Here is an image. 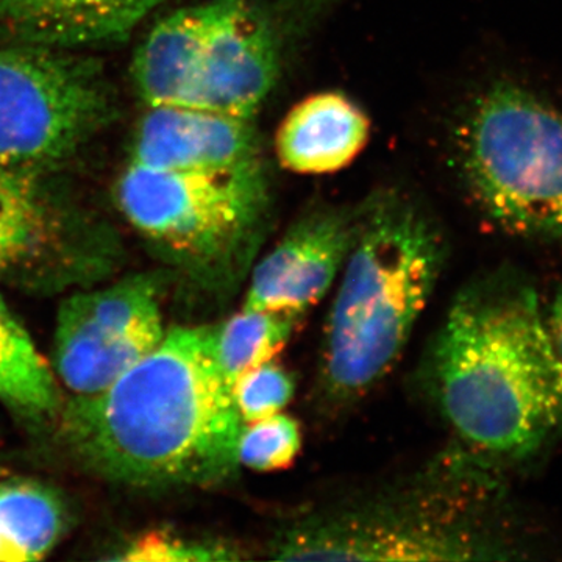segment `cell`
<instances>
[{
  "mask_svg": "<svg viewBox=\"0 0 562 562\" xmlns=\"http://www.w3.org/2000/svg\"><path fill=\"white\" fill-rule=\"evenodd\" d=\"M462 183L502 231L562 239V110L513 80L487 85L457 132Z\"/></svg>",
  "mask_w": 562,
  "mask_h": 562,
  "instance_id": "cell-6",
  "label": "cell"
},
{
  "mask_svg": "<svg viewBox=\"0 0 562 562\" xmlns=\"http://www.w3.org/2000/svg\"><path fill=\"white\" fill-rule=\"evenodd\" d=\"M68 528V509L57 491L31 479L0 482V562L46 558Z\"/></svg>",
  "mask_w": 562,
  "mask_h": 562,
  "instance_id": "cell-16",
  "label": "cell"
},
{
  "mask_svg": "<svg viewBox=\"0 0 562 562\" xmlns=\"http://www.w3.org/2000/svg\"><path fill=\"white\" fill-rule=\"evenodd\" d=\"M113 241L44 188L43 179L0 171V283L60 291L116 268Z\"/></svg>",
  "mask_w": 562,
  "mask_h": 562,
  "instance_id": "cell-9",
  "label": "cell"
},
{
  "mask_svg": "<svg viewBox=\"0 0 562 562\" xmlns=\"http://www.w3.org/2000/svg\"><path fill=\"white\" fill-rule=\"evenodd\" d=\"M114 114L113 87L98 61L32 44L0 47V171L43 179Z\"/></svg>",
  "mask_w": 562,
  "mask_h": 562,
  "instance_id": "cell-7",
  "label": "cell"
},
{
  "mask_svg": "<svg viewBox=\"0 0 562 562\" xmlns=\"http://www.w3.org/2000/svg\"><path fill=\"white\" fill-rule=\"evenodd\" d=\"M546 316L547 331H549L550 342H552L554 357L560 364L562 372V284L554 294L552 305Z\"/></svg>",
  "mask_w": 562,
  "mask_h": 562,
  "instance_id": "cell-22",
  "label": "cell"
},
{
  "mask_svg": "<svg viewBox=\"0 0 562 562\" xmlns=\"http://www.w3.org/2000/svg\"><path fill=\"white\" fill-rule=\"evenodd\" d=\"M131 162L179 172H235L265 165L254 117L190 105L147 106Z\"/></svg>",
  "mask_w": 562,
  "mask_h": 562,
  "instance_id": "cell-12",
  "label": "cell"
},
{
  "mask_svg": "<svg viewBox=\"0 0 562 562\" xmlns=\"http://www.w3.org/2000/svg\"><path fill=\"white\" fill-rule=\"evenodd\" d=\"M222 0H206L162 18L140 43L132 79L147 106H194L199 76Z\"/></svg>",
  "mask_w": 562,
  "mask_h": 562,
  "instance_id": "cell-14",
  "label": "cell"
},
{
  "mask_svg": "<svg viewBox=\"0 0 562 562\" xmlns=\"http://www.w3.org/2000/svg\"><path fill=\"white\" fill-rule=\"evenodd\" d=\"M116 203L166 261L213 294L250 273L271 210L266 165L235 172L160 171L128 162Z\"/></svg>",
  "mask_w": 562,
  "mask_h": 562,
  "instance_id": "cell-5",
  "label": "cell"
},
{
  "mask_svg": "<svg viewBox=\"0 0 562 562\" xmlns=\"http://www.w3.org/2000/svg\"><path fill=\"white\" fill-rule=\"evenodd\" d=\"M166 0H0V35L79 49L127 38Z\"/></svg>",
  "mask_w": 562,
  "mask_h": 562,
  "instance_id": "cell-13",
  "label": "cell"
},
{
  "mask_svg": "<svg viewBox=\"0 0 562 562\" xmlns=\"http://www.w3.org/2000/svg\"><path fill=\"white\" fill-rule=\"evenodd\" d=\"M58 438L88 471L138 487H202L238 469L244 422L213 327H177L105 391L74 395Z\"/></svg>",
  "mask_w": 562,
  "mask_h": 562,
  "instance_id": "cell-1",
  "label": "cell"
},
{
  "mask_svg": "<svg viewBox=\"0 0 562 562\" xmlns=\"http://www.w3.org/2000/svg\"><path fill=\"white\" fill-rule=\"evenodd\" d=\"M371 121L350 98L324 91L295 103L281 121L276 151L284 169L327 176L347 168L368 146Z\"/></svg>",
  "mask_w": 562,
  "mask_h": 562,
  "instance_id": "cell-15",
  "label": "cell"
},
{
  "mask_svg": "<svg viewBox=\"0 0 562 562\" xmlns=\"http://www.w3.org/2000/svg\"><path fill=\"white\" fill-rule=\"evenodd\" d=\"M283 49V33L258 0H222L194 106L255 117L279 80Z\"/></svg>",
  "mask_w": 562,
  "mask_h": 562,
  "instance_id": "cell-11",
  "label": "cell"
},
{
  "mask_svg": "<svg viewBox=\"0 0 562 562\" xmlns=\"http://www.w3.org/2000/svg\"><path fill=\"white\" fill-rule=\"evenodd\" d=\"M501 468L461 449L384 490L303 514L273 560L495 561L516 558Z\"/></svg>",
  "mask_w": 562,
  "mask_h": 562,
  "instance_id": "cell-3",
  "label": "cell"
},
{
  "mask_svg": "<svg viewBox=\"0 0 562 562\" xmlns=\"http://www.w3.org/2000/svg\"><path fill=\"white\" fill-rule=\"evenodd\" d=\"M233 398L244 424L283 412L294 394V382L272 361L243 373L232 386Z\"/></svg>",
  "mask_w": 562,
  "mask_h": 562,
  "instance_id": "cell-21",
  "label": "cell"
},
{
  "mask_svg": "<svg viewBox=\"0 0 562 562\" xmlns=\"http://www.w3.org/2000/svg\"><path fill=\"white\" fill-rule=\"evenodd\" d=\"M160 288L151 273H135L65 299L52 364L74 395L105 391L160 346L166 335Z\"/></svg>",
  "mask_w": 562,
  "mask_h": 562,
  "instance_id": "cell-8",
  "label": "cell"
},
{
  "mask_svg": "<svg viewBox=\"0 0 562 562\" xmlns=\"http://www.w3.org/2000/svg\"><path fill=\"white\" fill-rule=\"evenodd\" d=\"M358 211L322 206L299 217L251 268L243 308L301 317L321 302L342 271Z\"/></svg>",
  "mask_w": 562,
  "mask_h": 562,
  "instance_id": "cell-10",
  "label": "cell"
},
{
  "mask_svg": "<svg viewBox=\"0 0 562 562\" xmlns=\"http://www.w3.org/2000/svg\"><path fill=\"white\" fill-rule=\"evenodd\" d=\"M297 319L290 314L243 308L214 327V351L231 386L243 373L272 361L290 341Z\"/></svg>",
  "mask_w": 562,
  "mask_h": 562,
  "instance_id": "cell-18",
  "label": "cell"
},
{
  "mask_svg": "<svg viewBox=\"0 0 562 562\" xmlns=\"http://www.w3.org/2000/svg\"><path fill=\"white\" fill-rule=\"evenodd\" d=\"M122 561L220 562L243 560L239 550L225 541H201L165 531H151L135 539L116 557Z\"/></svg>",
  "mask_w": 562,
  "mask_h": 562,
  "instance_id": "cell-20",
  "label": "cell"
},
{
  "mask_svg": "<svg viewBox=\"0 0 562 562\" xmlns=\"http://www.w3.org/2000/svg\"><path fill=\"white\" fill-rule=\"evenodd\" d=\"M302 449V432L297 422L277 413L265 419L244 424L238 442V462L257 472L286 469Z\"/></svg>",
  "mask_w": 562,
  "mask_h": 562,
  "instance_id": "cell-19",
  "label": "cell"
},
{
  "mask_svg": "<svg viewBox=\"0 0 562 562\" xmlns=\"http://www.w3.org/2000/svg\"><path fill=\"white\" fill-rule=\"evenodd\" d=\"M0 401L32 420L55 419L61 408L57 380L31 335L0 299Z\"/></svg>",
  "mask_w": 562,
  "mask_h": 562,
  "instance_id": "cell-17",
  "label": "cell"
},
{
  "mask_svg": "<svg viewBox=\"0 0 562 562\" xmlns=\"http://www.w3.org/2000/svg\"><path fill=\"white\" fill-rule=\"evenodd\" d=\"M442 262V236L419 206L394 194L361 203L322 341L328 401H358L386 376L427 308Z\"/></svg>",
  "mask_w": 562,
  "mask_h": 562,
  "instance_id": "cell-4",
  "label": "cell"
},
{
  "mask_svg": "<svg viewBox=\"0 0 562 562\" xmlns=\"http://www.w3.org/2000/svg\"><path fill=\"white\" fill-rule=\"evenodd\" d=\"M428 373L461 449L498 468L530 460L562 428L561 368L538 291L519 273H492L457 295Z\"/></svg>",
  "mask_w": 562,
  "mask_h": 562,
  "instance_id": "cell-2",
  "label": "cell"
}]
</instances>
